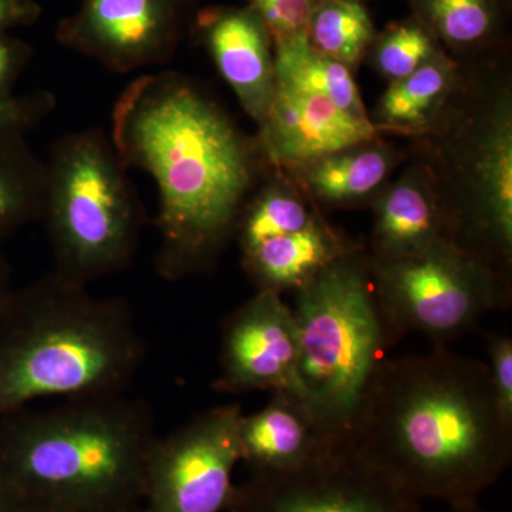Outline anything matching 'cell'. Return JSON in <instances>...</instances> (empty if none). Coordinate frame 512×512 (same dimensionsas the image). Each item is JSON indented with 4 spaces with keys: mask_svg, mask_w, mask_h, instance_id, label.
<instances>
[{
    "mask_svg": "<svg viewBox=\"0 0 512 512\" xmlns=\"http://www.w3.org/2000/svg\"><path fill=\"white\" fill-rule=\"evenodd\" d=\"M369 266L394 343L417 332L443 346L485 313L510 306L511 286L447 239L409 258L369 259Z\"/></svg>",
    "mask_w": 512,
    "mask_h": 512,
    "instance_id": "ba28073f",
    "label": "cell"
},
{
    "mask_svg": "<svg viewBox=\"0 0 512 512\" xmlns=\"http://www.w3.org/2000/svg\"><path fill=\"white\" fill-rule=\"evenodd\" d=\"M409 156L426 165L448 241L512 288V80L497 63H464L456 90Z\"/></svg>",
    "mask_w": 512,
    "mask_h": 512,
    "instance_id": "5b68a950",
    "label": "cell"
},
{
    "mask_svg": "<svg viewBox=\"0 0 512 512\" xmlns=\"http://www.w3.org/2000/svg\"><path fill=\"white\" fill-rule=\"evenodd\" d=\"M255 137L269 167L289 170L383 136L372 121L346 113L325 97L276 86Z\"/></svg>",
    "mask_w": 512,
    "mask_h": 512,
    "instance_id": "4fadbf2b",
    "label": "cell"
},
{
    "mask_svg": "<svg viewBox=\"0 0 512 512\" xmlns=\"http://www.w3.org/2000/svg\"><path fill=\"white\" fill-rule=\"evenodd\" d=\"M409 153L373 138L282 170L320 212L370 207Z\"/></svg>",
    "mask_w": 512,
    "mask_h": 512,
    "instance_id": "2e32d148",
    "label": "cell"
},
{
    "mask_svg": "<svg viewBox=\"0 0 512 512\" xmlns=\"http://www.w3.org/2000/svg\"><path fill=\"white\" fill-rule=\"evenodd\" d=\"M56 106L55 94L46 90L0 96V134H28L43 123L55 111Z\"/></svg>",
    "mask_w": 512,
    "mask_h": 512,
    "instance_id": "484cf974",
    "label": "cell"
},
{
    "mask_svg": "<svg viewBox=\"0 0 512 512\" xmlns=\"http://www.w3.org/2000/svg\"><path fill=\"white\" fill-rule=\"evenodd\" d=\"M373 227L366 254L372 261L409 258L448 241L446 218L426 165L410 158L370 205Z\"/></svg>",
    "mask_w": 512,
    "mask_h": 512,
    "instance_id": "9a60e30c",
    "label": "cell"
},
{
    "mask_svg": "<svg viewBox=\"0 0 512 512\" xmlns=\"http://www.w3.org/2000/svg\"><path fill=\"white\" fill-rule=\"evenodd\" d=\"M296 394L332 433L348 427L366 384L394 345L365 247L340 256L296 291Z\"/></svg>",
    "mask_w": 512,
    "mask_h": 512,
    "instance_id": "52a82bcc",
    "label": "cell"
},
{
    "mask_svg": "<svg viewBox=\"0 0 512 512\" xmlns=\"http://www.w3.org/2000/svg\"><path fill=\"white\" fill-rule=\"evenodd\" d=\"M239 404L205 410L180 429L156 440L148 456L144 490L151 512L227 510L241 461Z\"/></svg>",
    "mask_w": 512,
    "mask_h": 512,
    "instance_id": "30bf717a",
    "label": "cell"
},
{
    "mask_svg": "<svg viewBox=\"0 0 512 512\" xmlns=\"http://www.w3.org/2000/svg\"><path fill=\"white\" fill-rule=\"evenodd\" d=\"M46 161L25 133L0 134V245L26 225L42 220Z\"/></svg>",
    "mask_w": 512,
    "mask_h": 512,
    "instance_id": "7402d4cb",
    "label": "cell"
},
{
    "mask_svg": "<svg viewBox=\"0 0 512 512\" xmlns=\"http://www.w3.org/2000/svg\"><path fill=\"white\" fill-rule=\"evenodd\" d=\"M39 15V5L33 0H0V32L35 22Z\"/></svg>",
    "mask_w": 512,
    "mask_h": 512,
    "instance_id": "f546056e",
    "label": "cell"
},
{
    "mask_svg": "<svg viewBox=\"0 0 512 512\" xmlns=\"http://www.w3.org/2000/svg\"><path fill=\"white\" fill-rule=\"evenodd\" d=\"M377 30L362 0H318L306 37L316 52L355 72L375 42Z\"/></svg>",
    "mask_w": 512,
    "mask_h": 512,
    "instance_id": "cb8c5ba5",
    "label": "cell"
},
{
    "mask_svg": "<svg viewBox=\"0 0 512 512\" xmlns=\"http://www.w3.org/2000/svg\"><path fill=\"white\" fill-rule=\"evenodd\" d=\"M234 487L231 512H423L421 501L397 487L357 453L345 431L315 456L284 471H251Z\"/></svg>",
    "mask_w": 512,
    "mask_h": 512,
    "instance_id": "9c48e42d",
    "label": "cell"
},
{
    "mask_svg": "<svg viewBox=\"0 0 512 512\" xmlns=\"http://www.w3.org/2000/svg\"><path fill=\"white\" fill-rule=\"evenodd\" d=\"M12 289V268H10L9 259L3 252V245H0V302Z\"/></svg>",
    "mask_w": 512,
    "mask_h": 512,
    "instance_id": "4dcf8cb0",
    "label": "cell"
},
{
    "mask_svg": "<svg viewBox=\"0 0 512 512\" xmlns=\"http://www.w3.org/2000/svg\"><path fill=\"white\" fill-rule=\"evenodd\" d=\"M322 217L288 174L271 167L245 205L235 239L239 251H245L266 239L302 231Z\"/></svg>",
    "mask_w": 512,
    "mask_h": 512,
    "instance_id": "44dd1931",
    "label": "cell"
},
{
    "mask_svg": "<svg viewBox=\"0 0 512 512\" xmlns=\"http://www.w3.org/2000/svg\"><path fill=\"white\" fill-rule=\"evenodd\" d=\"M450 512H490V511H485L484 508H481L480 505H478V503L476 501V503L454 505V507H450Z\"/></svg>",
    "mask_w": 512,
    "mask_h": 512,
    "instance_id": "d6a6232c",
    "label": "cell"
},
{
    "mask_svg": "<svg viewBox=\"0 0 512 512\" xmlns=\"http://www.w3.org/2000/svg\"><path fill=\"white\" fill-rule=\"evenodd\" d=\"M296 370L298 332L292 309L278 293L256 291L222 323L220 373L214 390L296 393Z\"/></svg>",
    "mask_w": 512,
    "mask_h": 512,
    "instance_id": "7c38bea8",
    "label": "cell"
},
{
    "mask_svg": "<svg viewBox=\"0 0 512 512\" xmlns=\"http://www.w3.org/2000/svg\"><path fill=\"white\" fill-rule=\"evenodd\" d=\"M362 247L322 217L295 234L266 239L241 251V262L256 291L282 295L298 291L340 256Z\"/></svg>",
    "mask_w": 512,
    "mask_h": 512,
    "instance_id": "ac0fdd59",
    "label": "cell"
},
{
    "mask_svg": "<svg viewBox=\"0 0 512 512\" xmlns=\"http://www.w3.org/2000/svg\"><path fill=\"white\" fill-rule=\"evenodd\" d=\"M346 436L367 463L417 500L476 503L511 466L487 363L436 346L384 359L357 402Z\"/></svg>",
    "mask_w": 512,
    "mask_h": 512,
    "instance_id": "7a4b0ae2",
    "label": "cell"
},
{
    "mask_svg": "<svg viewBox=\"0 0 512 512\" xmlns=\"http://www.w3.org/2000/svg\"><path fill=\"white\" fill-rule=\"evenodd\" d=\"M16 501H18V497L13 493L8 481L0 471V512H10L13 503H16Z\"/></svg>",
    "mask_w": 512,
    "mask_h": 512,
    "instance_id": "1f68e13d",
    "label": "cell"
},
{
    "mask_svg": "<svg viewBox=\"0 0 512 512\" xmlns=\"http://www.w3.org/2000/svg\"><path fill=\"white\" fill-rule=\"evenodd\" d=\"M461 73L463 62L441 49L416 72L389 83L369 114L370 121L383 137L419 136L444 109L460 82Z\"/></svg>",
    "mask_w": 512,
    "mask_h": 512,
    "instance_id": "d6986e66",
    "label": "cell"
},
{
    "mask_svg": "<svg viewBox=\"0 0 512 512\" xmlns=\"http://www.w3.org/2000/svg\"><path fill=\"white\" fill-rule=\"evenodd\" d=\"M30 57L32 50L28 45L0 32V96L15 93Z\"/></svg>",
    "mask_w": 512,
    "mask_h": 512,
    "instance_id": "f1b7e54d",
    "label": "cell"
},
{
    "mask_svg": "<svg viewBox=\"0 0 512 512\" xmlns=\"http://www.w3.org/2000/svg\"><path fill=\"white\" fill-rule=\"evenodd\" d=\"M110 138L127 168L156 183L157 274L174 282L214 271L271 168L256 137L195 80L160 72L120 94Z\"/></svg>",
    "mask_w": 512,
    "mask_h": 512,
    "instance_id": "6da1fadb",
    "label": "cell"
},
{
    "mask_svg": "<svg viewBox=\"0 0 512 512\" xmlns=\"http://www.w3.org/2000/svg\"><path fill=\"white\" fill-rule=\"evenodd\" d=\"M441 49L430 30L412 16L377 33L366 59L383 79L393 83L416 72Z\"/></svg>",
    "mask_w": 512,
    "mask_h": 512,
    "instance_id": "d4e9b609",
    "label": "cell"
},
{
    "mask_svg": "<svg viewBox=\"0 0 512 512\" xmlns=\"http://www.w3.org/2000/svg\"><path fill=\"white\" fill-rule=\"evenodd\" d=\"M144 357L124 299L42 276L0 302V417L39 399L127 392Z\"/></svg>",
    "mask_w": 512,
    "mask_h": 512,
    "instance_id": "277c9868",
    "label": "cell"
},
{
    "mask_svg": "<svg viewBox=\"0 0 512 512\" xmlns=\"http://www.w3.org/2000/svg\"><path fill=\"white\" fill-rule=\"evenodd\" d=\"M264 409L238 424L241 461L251 471H284L305 463L333 436L291 390H276Z\"/></svg>",
    "mask_w": 512,
    "mask_h": 512,
    "instance_id": "e0dca14e",
    "label": "cell"
},
{
    "mask_svg": "<svg viewBox=\"0 0 512 512\" xmlns=\"http://www.w3.org/2000/svg\"><path fill=\"white\" fill-rule=\"evenodd\" d=\"M318 0H251L275 42L306 35L309 18Z\"/></svg>",
    "mask_w": 512,
    "mask_h": 512,
    "instance_id": "4316f807",
    "label": "cell"
},
{
    "mask_svg": "<svg viewBox=\"0 0 512 512\" xmlns=\"http://www.w3.org/2000/svg\"><path fill=\"white\" fill-rule=\"evenodd\" d=\"M127 170L101 128L72 131L53 144L40 221L60 278L89 286L134 261L144 211Z\"/></svg>",
    "mask_w": 512,
    "mask_h": 512,
    "instance_id": "8992f818",
    "label": "cell"
},
{
    "mask_svg": "<svg viewBox=\"0 0 512 512\" xmlns=\"http://www.w3.org/2000/svg\"><path fill=\"white\" fill-rule=\"evenodd\" d=\"M153 410L127 392L84 394L0 417V471L46 512H101L144 488Z\"/></svg>",
    "mask_w": 512,
    "mask_h": 512,
    "instance_id": "3957f363",
    "label": "cell"
},
{
    "mask_svg": "<svg viewBox=\"0 0 512 512\" xmlns=\"http://www.w3.org/2000/svg\"><path fill=\"white\" fill-rule=\"evenodd\" d=\"M487 352L495 399L504 419L512 424V339L495 333L487 335Z\"/></svg>",
    "mask_w": 512,
    "mask_h": 512,
    "instance_id": "83f0119b",
    "label": "cell"
},
{
    "mask_svg": "<svg viewBox=\"0 0 512 512\" xmlns=\"http://www.w3.org/2000/svg\"><path fill=\"white\" fill-rule=\"evenodd\" d=\"M218 73L256 126L266 119L276 90L271 32L252 6L205 10L198 20Z\"/></svg>",
    "mask_w": 512,
    "mask_h": 512,
    "instance_id": "5bb4252c",
    "label": "cell"
},
{
    "mask_svg": "<svg viewBox=\"0 0 512 512\" xmlns=\"http://www.w3.org/2000/svg\"><path fill=\"white\" fill-rule=\"evenodd\" d=\"M183 0H83L60 42L114 73L167 63L181 35Z\"/></svg>",
    "mask_w": 512,
    "mask_h": 512,
    "instance_id": "8fae6325",
    "label": "cell"
},
{
    "mask_svg": "<svg viewBox=\"0 0 512 512\" xmlns=\"http://www.w3.org/2000/svg\"><path fill=\"white\" fill-rule=\"evenodd\" d=\"M276 86L325 97L333 104L370 120L352 70L316 52L306 35L274 43Z\"/></svg>",
    "mask_w": 512,
    "mask_h": 512,
    "instance_id": "ffe728a7",
    "label": "cell"
},
{
    "mask_svg": "<svg viewBox=\"0 0 512 512\" xmlns=\"http://www.w3.org/2000/svg\"><path fill=\"white\" fill-rule=\"evenodd\" d=\"M413 16L458 62L487 47L497 33L495 0H412Z\"/></svg>",
    "mask_w": 512,
    "mask_h": 512,
    "instance_id": "603a6c76",
    "label": "cell"
}]
</instances>
